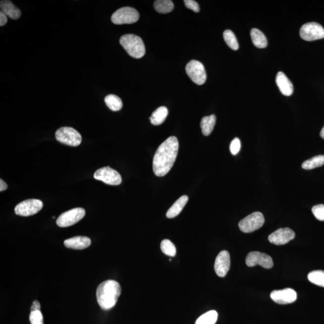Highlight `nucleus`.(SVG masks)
Returning a JSON list of instances; mask_svg holds the SVG:
<instances>
[{
	"label": "nucleus",
	"instance_id": "f257e3e1",
	"mask_svg": "<svg viewBox=\"0 0 324 324\" xmlns=\"http://www.w3.org/2000/svg\"><path fill=\"white\" fill-rule=\"evenodd\" d=\"M179 140L175 137L168 138L157 149L154 154L153 168L155 175L163 177L173 168L178 154Z\"/></svg>",
	"mask_w": 324,
	"mask_h": 324
},
{
	"label": "nucleus",
	"instance_id": "f03ea898",
	"mask_svg": "<svg viewBox=\"0 0 324 324\" xmlns=\"http://www.w3.org/2000/svg\"><path fill=\"white\" fill-rule=\"evenodd\" d=\"M122 292V288L117 281L108 280L98 286L96 297L98 305L105 311L114 308Z\"/></svg>",
	"mask_w": 324,
	"mask_h": 324
},
{
	"label": "nucleus",
	"instance_id": "7ed1b4c3",
	"mask_svg": "<svg viewBox=\"0 0 324 324\" xmlns=\"http://www.w3.org/2000/svg\"><path fill=\"white\" fill-rule=\"evenodd\" d=\"M120 43L128 53L134 58H140L145 53V47L142 39L134 35H126L122 36Z\"/></svg>",
	"mask_w": 324,
	"mask_h": 324
},
{
	"label": "nucleus",
	"instance_id": "20e7f679",
	"mask_svg": "<svg viewBox=\"0 0 324 324\" xmlns=\"http://www.w3.org/2000/svg\"><path fill=\"white\" fill-rule=\"evenodd\" d=\"M56 139L64 144L77 146L81 144L82 137L79 132L70 127H63L55 132Z\"/></svg>",
	"mask_w": 324,
	"mask_h": 324
},
{
	"label": "nucleus",
	"instance_id": "39448f33",
	"mask_svg": "<svg viewBox=\"0 0 324 324\" xmlns=\"http://www.w3.org/2000/svg\"><path fill=\"white\" fill-rule=\"evenodd\" d=\"M139 18V14L134 8L125 7L119 8L113 13L111 21L117 25L135 23Z\"/></svg>",
	"mask_w": 324,
	"mask_h": 324
},
{
	"label": "nucleus",
	"instance_id": "423d86ee",
	"mask_svg": "<svg viewBox=\"0 0 324 324\" xmlns=\"http://www.w3.org/2000/svg\"><path fill=\"white\" fill-rule=\"evenodd\" d=\"M264 217L260 212H255L239 222V230L244 233H251L263 226Z\"/></svg>",
	"mask_w": 324,
	"mask_h": 324
},
{
	"label": "nucleus",
	"instance_id": "0eeeda50",
	"mask_svg": "<svg viewBox=\"0 0 324 324\" xmlns=\"http://www.w3.org/2000/svg\"><path fill=\"white\" fill-rule=\"evenodd\" d=\"M185 71L191 81L197 85L204 84L207 80V74L204 65L197 60H191L185 67Z\"/></svg>",
	"mask_w": 324,
	"mask_h": 324
},
{
	"label": "nucleus",
	"instance_id": "6e6552de",
	"mask_svg": "<svg viewBox=\"0 0 324 324\" xmlns=\"http://www.w3.org/2000/svg\"><path fill=\"white\" fill-rule=\"evenodd\" d=\"M86 215V211L83 208H76L61 214L57 220V225L61 228L72 226L77 224Z\"/></svg>",
	"mask_w": 324,
	"mask_h": 324
},
{
	"label": "nucleus",
	"instance_id": "1a4fd4ad",
	"mask_svg": "<svg viewBox=\"0 0 324 324\" xmlns=\"http://www.w3.org/2000/svg\"><path fill=\"white\" fill-rule=\"evenodd\" d=\"M44 207V203L41 200L31 199L25 200L19 203L15 208L16 215L21 216H30L36 215Z\"/></svg>",
	"mask_w": 324,
	"mask_h": 324
},
{
	"label": "nucleus",
	"instance_id": "9d476101",
	"mask_svg": "<svg viewBox=\"0 0 324 324\" xmlns=\"http://www.w3.org/2000/svg\"><path fill=\"white\" fill-rule=\"evenodd\" d=\"M301 39L306 41H314L324 38V29L322 25L312 22L304 24L300 31Z\"/></svg>",
	"mask_w": 324,
	"mask_h": 324
},
{
	"label": "nucleus",
	"instance_id": "9b49d317",
	"mask_svg": "<svg viewBox=\"0 0 324 324\" xmlns=\"http://www.w3.org/2000/svg\"><path fill=\"white\" fill-rule=\"evenodd\" d=\"M94 178L112 185H120L122 182L120 174L109 166L101 168L95 171Z\"/></svg>",
	"mask_w": 324,
	"mask_h": 324
},
{
	"label": "nucleus",
	"instance_id": "f8f14e48",
	"mask_svg": "<svg viewBox=\"0 0 324 324\" xmlns=\"http://www.w3.org/2000/svg\"><path fill=\"white\" fill-rule=\"evenodd\" d=\"M246 263L248 267L260 266L266 269H272L274 265L271 256L259 252H250L247 256Z\"/></svg>",
	"mask_w": 324,
	"mask_h": 324
},
{
	"label": "nucleus",
	"instance_id": "ddd939ff",
	"mask_svg": "<svg viewBox=\"0 0 324 324\" xmlns=\"http://www.w3.org/2000/svg\"><path fill=\"white\" fill-rule=\"evenodd\" d=\"M294 231L288 228H280L269 236L270 243L275 245H284L295 238Z\"/></svg>",
	"mask_w": 324,
	"mask_h": 324
},
{
	"label": "nucleus",
	"instance_id": "4468645a",
	"mask_svg": "<svg viewBox=\"0 0 324 324\" xmlns=\"http://www.w3.org/2000/svg\"><path fill=\"white\" fill-rule=\"evenodd\" d=\"M270 297L276 303L287 304L294 303L297 300V294L294 289L285 288L273 291L270 294Z\"/></svg>",
	"mask_w": 324,
	"mask_h": 324
},
{
	"label": "nucleus",
	"instance_id": "2eb2a0df",
	"mask_svg": "<svg viewBox=\"0 0 324 324\" xmlns=\"http://www.w3.org/2000/svg\"><path fill=\"white\" fill-rule=\"evenodd\" d=\"M231 266L230 255L227 250L220 252L215 263V270L217 275L224 278L229 272Z\"/></svg>",
	"mask_w": 324,
	"mask_h": 324
},
{
	"label": "nucleus",
	"instance_id": "dca6fc26",
	"mask_svg": "<svg viewBox=\"0 0 324 324\" xmlns=\"http://www.w3.org/2000/svg\"><path fill=\"white\" fill-rule=\"evenodd\" d=\"M276 84L280 92L286 96H289L294 92V87L286 75L282 72L278 73L276 78Z\"/></svg>",
	"mask_w": 324,
	"mask_h": 324
},
{
	"label": "nucleus",
	"instance_id": "f3484780",
	"mask_svg": "<svg viewBox=\"0 0 324 324\" xmlns=\"http://www.w3.org/2000/svg\"><path fill=\"white\" fill-rule=\"evenodd\" d=\"M92 241L87 236H77L67 239L64 242V246L69 249L83 250L91 245Z\"/></svg>",
	"mask_w": 324,
	"mask_h": 324
},
{
	"label": "nucleus",
	"instance_id": "a211bd4d",
	"mask_svg": "<svg viewBox=\"0 0 324 324\" xmlns=\"http://www.w3.org/2000/svg\"><path fill=\"white\" fill-rule=\"evenodd\" d=\"M1 12L12 19H18L21 16V11L15 6L10 1H1L0 3Z\"/></svg>",
	"mask_w": 324,
	"mask_h": 324
},
{
	"label": "nucleus",
	"instance_id": "6ab92c4d",
	"mask_svg": "<svg viewBox=\"0 0 324 324\" xmlns=\"http://www.w3.org/2000/svg\"><path fill=\"white\" fill-rule=\"evenodd\" d=\"M188 198L186 195H183L177 200L174 203L170 209L168 210V212L166 213V217L169 219H173L176 218L178 216L180 213L182 212L183 208L186 205L188 202Z\"/></svg>",
	"mask_w": 324,
	"mask_h": 324
},
{
	"label": "nucleus",
	"instance_id": "aec40b11",
	"mask_svg": "<svg viewBox=\"0 0 324 324\" xmlns=\"http://www.w3.org/2000/svg\"><path fill=\"white\" fill-rule=\"evenodd\" d=\"M253 45L258 48H265L267 46L268 42L266 36L257 29H253L250 32Z\"/></svg>",
	"mask_w": 324,
	"mask_h": 324
},
{
	"label": "nucleus",
	"instance_id": "412c9836",
	"mask_svg": "<svg viewBox=\"0 0 324 324\" xmlns=\"http://www.w3.org/2000/svg\"><path fill=\"white\" fill-rule=\"evenodd\" d=\"M168 114V109L165 106L159 107L153 112L150 118L152 125L159 126L165 122Z\"/></svg>",
	"mask_w": 324,
	"mask_h": 324
},
{
	"label": "nucleus",
	"instance_id": "4be33fe9",
	"mask_svg": "<svg viewBox=\"0 0 324 324\" xmlns=\"http://www.w3.org/2000/svg\"><path fill=\"white\" fill-rule=\"evenodd\" d=\"M216 117L215 115L203 117L201 122V128L203 135L209 136L213 132L216 125Z\"/></svg>",
	"mask_w": 324,
	"mask_h": 324
},
{
	"label": "nucleus",
	"instance_id": "5701e85b",
	"mask_svg": "<svg viewBox=\"0 0 324 324\" xmlns=\"http://www.w3.org/2000/svg\"><path fill=\"white\" fill-rule=\"evenodd\" d=\"M155 9L160 13H168L173 11L174 5L170 0H157L154 4Z\"/></svg>",
	"mask_w": 324,
	"mask_h": 324
},
{
	"label": "nucleus",
	"instance_id": "b1692460",
	"mask_svg": "<svg viewBox=\"0 0 324 324\" xmlns=\"http://www.w3.org/2000/svg\"><path fill=\"white\" fill-rule=\"evenodd\" d=\"M324 165V155H319L315 156L308 160H306L302 164L304 170H310L313 169L321 167Z\"/></svg>",
	"mask_w": 324,
	"mask_h": 324
},
{
	"label": "nucleus",
	"instance_id": "393cba45",
	"mask_svg": "<svg viewBox=\"0 0 324 324\" xmlns=\"http://www.w3.org/2000/svg\"><path fill=\"white\" fill-rule=\"evenodd\" d=\"M105 102L107 106L113 111H120L123 107L122 100L117 95L109 94L105 98Z\"/></svg>",
	"mask_w": 324,
	"mask_h": 324
},
{
	"label": "nucleus",
	"instance_id": "a878e982",
	"mask_svg": "<svg viewBox=\"0 0 324 324\" xmlns=\"http://www.w3.org/2000/svg\"><path fill=\"white\" fill-rule=\"evenodd\" d=\"M218 318V312L215 311H208L199 317L195 324H215Z\"/></svg>",
	"mask_w": 324,
	"mask_h": 324
},
{
	"label": "nucleus",
	"instance_id": "bb28decb",
	"mask_svg": "<svg viewBox=\"0 0 324 324\" xmlns=\"http://www.w3.org/2000/svg\"><path fill=\"white\" fill-rule=\"evenodd\" d=\"M308 280L316 285L324 288V271L315 270L309 273Z\"/></svg>",
	"mask_w": 324,
	"mask_h": 324
},
{
	"label": "nucleus",
	"instance_id": "cd10ccee",
	"mask_svg": "<svg viewBox=\"0 0 324 324\" xmlns=\"http://www.w3.org/2000/svg\"><path fill=\"white\" fill-rule=\"evenodd\" d=\"M224 38L225 42L230 48L236 50L238 49L239 45L236 36L232 31L225 30L224 32Z\"/></svg>",
	"mask_w": 324,
	"mask_h": 324
},
{
	"label": "nucleus",
	"instance_id": "c85d7f7f",
	"mask_svg": "<svg viewBox=\"0 0 324 324\" xmlns=\"http://www.w3.org/2000/svg\"><path fill=\"white\" fill-rule=\"evenodd\" d=\"M160 248H161L162 251L164 253L165 255L172 256H176L177 250L175 245L170 240L168 239H163L160 244Z\"/></svg>",
	"mask_w": 324,
	"mask_h": 324
},
{
	"label": "nucleus",
	"instance_id": "c756f323",
	"mask_svg": "<svg viewBox=\"0 0 324 324\" xmlns=\"http://www.w3.org/2000/svg\"><path fill=\"white\" fill-rule=\"evenodd\" d=\"M30 321L32 324H44V317L41 311L31 312Z\"/></svg>",
	"mask_w": 324,
	"mask_h": 324
},
{
	"label": "nucleus",
	"instance_id": "7c9ffc66",
	"mask_svg": "<svg viewBox=\"0 0 324 324\" xmlns=\"http://www.w3.org/2000/svg\"><path fill=\"white\" fill-rule=\"evenodd\" d=\"M315 218L321 221H324V204L315 205L312 209Z\"/></svg>",
	"mask_w": 324,
	"mask_h": 324
},
{
	"label": "nucleus",
	"instance_id": "2f4dec72",
	"mask_svg": "<svg viewBox=\"0 0 324 324\" xmlns=\"http://www.w3.org/2000/svg\"><path fill=\"white\" fill-rule=\"evenodd\" d=\"M241 148V142L240 140L238 138H235L234 139L232 140L230 145V151L231 154L235 156L238 153Z\"/></svg>",
	"mask_w": 324,
	"mask_h": 324
},
{
	"label": "nucleus",
	"instance_id": "473e14b6",
	"mask_svg": "<svg viewBox=\"0 0 324 324\" xmlns=\"http://www.w3.org/2000/svg\"><path fill=\"white\" fill-rule=\"evenodd\" d=\"M185 4L187 8L194 11V12H199L200 11L199 5L195 1L193 0H185Z\"/></svg>",
	"mask_w": 324,
	"mask_h": 324
},
{
	"label": "nucleus",
	"instance_id": "72a5a7b5",
	"mask_svg": "<svg viewBox=\"0 0 324 324\" xmlns=\"http://www.w3.org/2000/svg\"><path fill=\"white\" fill-rule=\"evenodd\" d=\"M41 304L38 300L34 301L32 307H31V312L41 311Z\"/></svg>",
	"mask_w": 324,
	"mask_h": 324
},
{
	"label": "nucleus",
	"instance_id": "f704fd0d",
	"mask_svg": "<svg viewBox=\"0 0 324 324\" xmlns=\"http://www.w3.org/2000/svg\"><path fill=\"white\" fill-rule=\"evenodd\" d=\"M7 22V16L2 12H0V26H4Z\"/></svg>",
	"mask_w": 324,
	"mask_h": 324
},
{
	"label": "nucleus",
	"instance_id": "c9c22d12",
	"mask_svg": "<svg viewBox=\"0 0 324 324\" xmlns=\"http://www.w3.org/2000/svg\"><path fill=\"white\" fill-rule=\"evenodd\" d=\"M7 187L8 186L6 183H5L2 179L0 180V191L6 190Z\"/></svg>",
	"mask_w": 324,
	"mask_h": 324
},
{
	"label": "nucleus",
	"instance_id": "e433bc0d",
	"mask_svg": "<svg viewBox=\"0 0 324 324\" xmlns=\"http://www.w3.org/2000/svg\"><path fill=\"white\" fill-rule=\"evenodd\" d=\"M320 136L321 138H323V139H324V128H323L322 130H321V133H320Z\"/></svg>",
	"mask_w": 324,
	"mask_h": 324
}]
</instances>
